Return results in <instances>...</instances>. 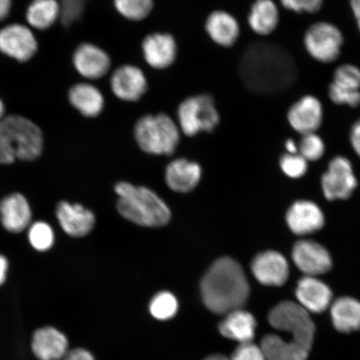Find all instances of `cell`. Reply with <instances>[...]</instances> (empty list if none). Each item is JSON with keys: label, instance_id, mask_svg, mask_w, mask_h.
Instances as JSON below:
<instances>
[{"label": "cell", "instance_id": "1", "mask_svg": "<svg viewBox=\"0 0 360 360\" xmlns=\"http://www.w3.org/2000/svg\"><path fill=\"white\" fill-rule=\"evenodd\" d=\"M269 321L290 338L282 340L276 335L264 336L260 347L267 360H307L315 331L307 310L292 301H283L269 312Z\"/></svg>", "mask_w": 360, "mask_h": 360}, {"label": "cell", "instance_id": "2", "mask_svg": "<svg viewBox=\"0 0 360 360\" xmlns=\"http://www.w3.org/2000/svg\"><path fill=\"white\" fill-rule=\"evenodd\" d=\"M200 288L206 307L218 314L241 309L250 295L244 269L229 257L220 258L211 265L202 278Z\"/></svg>", "mask_w": 360, "mask_h": 360}, {"label": "cell", "instance_id": "3", "mask_svg": "<svg viewBox=\"0 0 360 360\" xmlns=\"http://www.w3.org/2000/svg\"><path fill=\"white\" fill-rule=\"evenodd\" d=\"M44 150L42 130L32 120L8 115L0 121V164L34 161Z\"/></svg>", "mask_w": 360, "mask_h": 360}, {"label": "cell", "instance_id": "4", "mask_svg": "<svg viewBox=\"0 0 360 360\" xmlns=\"http://www.w3.org/2000/svg\"><path fill=\"white\" fill-rule=\"evenodd\" d=\"M115 192L119 196L117 209L129 221L146 227L164 226L169 222L168 205L150 188L120 182Z\"/></svg>", "mask_w": 360, "mask_h": 360}, {"label": "cell", "instance_id": "5", "mask_svg": "<svg viewBox=\"0 0 360 360\" xmlns=\"http://www.w3.org/2000/svg\"><path fill=\"white\" fill-rule=\"evenodd\" d=\"M134 137L148 154L170 155L179 145L180 129L167 115H148L137 121Z\"/></svg>", "mask_w": 360, "mask_h": 360}, {"label": "cell", "instance_id": "6", "mask_svg": "<svg viewBox=\"0 0 360 360\" xmlns=\"http://www.w3.org/2000/svg\"><path fill=\"white\" fill-rule=\"evenodd\" d=\"M177 118L180 130L187 136L213 131L220 120L214 98L207 94L184 100L178 108Z\"/></svg>", "mask_w": 360, "mask_h": 360}, {"label": "cell", "instance_id": "7", "mask_svg": "<svg viewBox=\"0 0 360 360\" xmlns=\"http://www.w3.org/2000/svg\"><path fill=\"white\" fill-rule=\"evenodd\" d=\"M304 44L306 51L315 60L330 64L340 56L344 36L331 22H318L306 31Z\"/></svg>", "mask_w": 360, "mask_h": 360}, {"label": "cell", "instance_id": "8", "mask_svg": "<svg viewBox=\"0 0 360 360\" xmlns=\"http://www.w3.org/2000/svg\"><path fill=\"white\" fill-rule=\"evenodd\" d=\"M38 48L37 39L28 26L11 24L0 30V52L13 60L28 62Z\"/></svg>", "mask_w": 360, "mask_h": 360}, {"label": "cell", "instance_id": "9", "mask_svg": "<svg viewBox=\"0 0 360 360\" xmlns=\"http://www.w3.org/2000/svg\"><path fill=\"white\" fill-rule=\"evenodd\" d=\"M356 186V179L349 160L340 156L332 160L328 170L322 177L323 191L327 199H348Z\"/></svg>", "mask_w": 360, "mask_h": 360}, {"label": "cell", "instance_id": "10", "mask_svg": "<svg viewBox=\"0 0 360 360\" xmlns=\"http://www.w3.org/2000/svg\"><path fill=\"white\" fill-rule=\"evenodd\" d=\"M112 94L126 102H135L145 96L148 80L145 73L139 67L124 65L116 69L110 78Z\"/></svg>", "mask_w": 360, "mask_h": 360}, {"label": "cell", "instance_id": "11", "mask_svg": "<svg viewBox=\"0 0 360 360\" xmlns=\"http://www.w3.org/2000/svg\"><path fill=\"white\" fill-rule=\"evenodd\" d=\"M292 258L297 267L306 276L315 277L332 268V259L326 248L313 240L297 242L292 251Z\"/></svg>", "mask_w": 360, "mask_h": 360}, {"label": "cell", "instance_id": "12", "mask_svg": "<svg viewBox=\"0 0 360 360\" xmlns=\"http://www.w3.org/2000/svg\"><path fill=\"white\" fill-rule=\"evenodd\" d=\"M72 60L79 75L89 80L103 78L111 68V58L107 52L90 43L79 44L75 49Z\"/></svg>", "mask_w": 360, "mask_h": 360}, {"label": "cell", "instance_id": "13", "mask_svg": "<svg viewBox=\"0 0 360 360\" xmlns=\"http://www.w3.org/2000/svg\"><path fill=\"white\" fill-rule=\"evenodd\" d=\"M142 53L146 62L153 69H167L176 60L177 43L170 34L153 33L143 40Z\"/></svg>", "mask_w": 360, "mask_h": 360}, {"label": "cell", "instance_id": "14", "mask_svg": "<svg viewBox=\"0 0 360 360\" xmlns=\"http://www.w3.org/2000/svg\"><path fill=\"white\" fill-rule=\"evenodd\" d=\"M251 270L256 280L264 285L281 286L289 277V264L283 256L276 251H265L255 256Z\"/></svg>", "mask_w": 360, "mask_h": 360}, {"label": "cell", "instance_id": "15", "mask_svg": "<svg viewBox=\"0 0 360 360\" xmlns=\"http://www.w3.org/2000/svg\"><path fill=\"white\" fill-rule=\"evenodd\" d=\"M323 116L321 102L313 96H305L290 108L287 118L292 129L304 135L317 131Z\"/></svg>", "mask_w": 360, "mask_h": 360}, {"label": "cell", "instance_id": "16", "mask_svg": "<svg viewBox=\"0 0 360 360\" xmlns=\"http://www.w3.org/2000/svg\"><path fill=\"white\" fill-rule=\"evenodd\" d=\"M56 216L63 231L74 238L86 236L96 224L92 211L85 209L80 204H70L67 201L58 202Z\"/></svg>", "mask_w": 360, "mask_h": 360}, {"label": "cell", "instance_id": "17", "mask_svg": "<svg viewBox=\"0 0 360 360\" xmlns=\"http://www.w3.org/2000/svg\"><path fill=\"white\" fill-rule=\"evenodd\" d=\"M32 211L26 198L20 193H11L0 202V222L7 231L21 233L28 228Z\"/></svg>", "mask_w": 360, "mask_h": 360}, {"label": "cell", "instance_id": "18", "mask_svg": "<svg viewBox=\"0 0 360 360\" xmlns=\"http://www.w3.org/2000/svg\"><path fill=\"white\" fill-rule=\"evenodd\" d=\"M286 219L292 232L298 236L316 232L325 224L321 210L313 202L305 200L295 202L288 210Z\"/></svg>", "mask_w": 360, "mask_h": 360}, {"label": "cell", "instance_id": "19", "mask_svg": "<svg viewBox=\"0 0 360 360\" xmlns=\"http://www.w3.org/2000/svg\"><path fill=\"white\" fill-rule=\"evenodd\" d=\"M69 342L57 328L48 326L34 332L31 349L39 360H62L67 354Z\"/></svg>", "mask_w": 360, "mask_h": 360}, {"label": "cell", "instance_id": "20", "mask_svg": "<svg viewBox=\"0 0 360 360\" xmlns=\"http://www.w3.org/2000/svg\"><path fill=\"white\" fill-rule=\"evenodd\" d=\"M295 295L300 304L308 312L325 311L332 300V292L325 283L312 276H304L297 285Z\"/></svg>", "mask_w": 360, "mask_h": 360}, {"label": "cell", "instance_id": "21", "mask_svg": "<svg viewBox=\"0 0 360 360\" xmlns=\"http://www.w3.org/2000/svg\"><path fill=\"white\" fill-rule=\"evenodd\" d=\"M205 30L215 44L225 48L235 44L240 34L236 18L223 11L210 13L205 22Z\"/></svg>", "mask_w": 360, "mask_h": 360}, {"label": "cell", "instance_id": "22", "mask_svg": "<svg viewBox=\"0 0 360 360\" xmlns=\"http://www.w3.org/2000/svg\"><path fill=\"white\" fill-rule=\"evenodd\" d=\"M70 105L86 118H96L105 108V98L101 90L89 83L73 85L68 94Z\"/></svg>", "mask_w": 360, "mask_h": 360}, {"label": "cell", "instance_id": "23", "mask_svg": "<svg viewBox=\"0 0 360 360\" xmlns=\"http://www.w3.org/2000/svg\"><path fill=\"white\" fill-rule=\"evenodd\" d=\"M202 169L199 164L186 159L170 163L166 169V183L171 190L179 193L190 192L199 184Z\"/></svg>", "mask_w": 360, "mask_h": 360}, {"label": "cell", "instance_id": "24", "mask_svg": "<svg viewBox=\"0 0 360 360\" xmlns=\"http://www.w3.org/2000/svg\"><path fill=\"white\" fill-rule=\"evenodd\" d=\"M256 326L253 315L238 309L226 314L220 323L219 331L225 338L243 344L254 340Z\"/></svg>", "mask_w": 360, "mask_h": 360}, {"label": "cell", "instance_id": "25", "mask_svg": "<svg viewBox=\"0 0 360 360\" xmlns=\"http://www.w3.org/2000/svg\"><path fill=\"white\" fill-rule=\"evenodd\" d=\"M280 22V12L273 0H255L252 4L248 22L255 34L267 36L276 30Z\"/></svg>", "mask_w": 360, "mask_h": 360}, {"label": "cell", "instance_id": "26", "mask_svg": "<svg viewBox=\"0 0 360 360\" xmlns=\"http://www.w3.org/2000/svg\"><path fill=\"white\" fill-rule=\"evenodd\" d=\"M330 314L333 325L338 331L349 334L360 330L359 301L342 297L333 304Z\"/></svg>", "mask_w": 360, "mask_h": 360}, {"label": "cell", "instance_id": "27", "mask_svg": "<svg viewBox=\"0 0 360 360\" xmlns=\"http://www.w3.org/2000/svg\"><path fill=\"white\" fill-rule=\"evenodd\" d=\"M61 13L58 0H33L26 11V20L30 27L46 30L56 24Z\"/></svg>", "mask_w": 360, "mask_h": 360}, {"label": "cell", "instance_id": "28", "mask_svg": "<svg viewBox=\"0 0 360 360\" xmlns=\"http://www.w3.org/2000/svg\"><path fill=\"white\" fill-rule=\"evenodd\" d=\"M114 6L124 19L141 21L150 15L154 0H114Z\"/></svg>", "mask_w": 360, "mask_h": 360}, {"label": "cell", "instance_id": "29", "mask_svg": "<svg viewBox=\"0 0 360 360\" xmlns=\"http://www.w3.org/2000/svg\"><path fill=\"white\" fill-rule=\"evenodd\" d=\"M177 299L171 292L165 291L157 294L150 304V313L157 319L168 321L172 319L178 311Z\"/></svg>", "mask_w": 360, "mask_h": 360}, {"label": "cell", "instance_id": "30", "mask_svg": "<svg viewBox=\"0 0 360 360\" xmlns=\"http://www.w3.org/2000/svg\"><path fill=\"white\" fill-rule=\"evenodd\" d=\"M29 241L34 250L45 252L55 243V233L51 225L43 221L35 222L29 229Z\"/></svg>", "mask_w": 360, "mask_h": 360}, {"label": "cell", "instance_id": "31", "mask_svg": "<svg viewBox=\"0 0 360 360\" xmlns=\"http://www.w3.org/2000/svg\"><path fill=\"white\" fill-rule=\"evenodd\" d=\"M332 84L350 91H360V70L354 65H342L335 70Z\"/></svg>", "mask_w": 360, "mask_h": 360}, {"label": "cell", "instance_id": "32", "mask_svg": "<svg viewBox=\"0 0 360 360\" xmlns=\"http://www.w3.org/2000/svg\"><path fill=\"white\" fill-rule=\"evenodd\" d=\"M300 155L307 161H316L325 153V143L315 133L303 135L300 145Z\"/></svg>", "mask_w": 360, "mask_h": 360}, {"label": "cell", "instance_id": "33", "mask_svg": "<svg viewBox=\"0 0 360 360\" xmlns=\"http://www.w3.org/2000/svg\"><path fill=\"white\" fill-rule=\"evenodd\" d=\"M281 166L283 172L291 178L303 176L308 169L307 160L297 154L283 155L281 160Z\"/></svg>", "mask_w": 360, "mask_h": 360}, {"label": "cell", "instance_id": "34", "mask_svg": "<svg viewBox=\"0 0 360 360\" xmlns=\"http://www.w3.org/2000/svg\"><path fill=\"white\" fill-rule=\"evenodd\" d=\"M328 93L331 101L336 105H348L351 108H357L360 105V91L340 89L331 83Z\"/></svg>", "mask_w": 360, "mask_h": 360}, {"label": "cell", "instance_id": "35", "mask_svg": "<svg viewBox=\"0 0 360 360\" xmlns=\"http://www.w3.org/2000/svg\"><path fill=\"white\" fill-rule=\"evenodd\" d=\"M231 360H267L262 349L253 342L240 344L235 352L231 355Z\"/></svg>", "mask_w": 360, "mask_h": 360}, {"label": "cell", "instance_id": "36", "mask_svg": "<svg viewBox=\"0 0 360 360\" xmlns=\"http://www.w3.org/2000/svg\"><path fill=\"white\" fill-rule=\"evenodd\" d=\"M286 10L295 13H315L321 10L323 0H281Z\"/></svg>", "mask_w": 360, "mask_h": 360}, {"label": "cell", "instance_id": "37", "mask_svg": "<svg viewBox=\"0 0 360 360\" xmlns=\"http://www.w3.org/2000/svg\"><path fill=\"white\" fill-rule=\"evenodd\" d=\"M62 360H94V358L88 350L78 348L68 351Z\"/></svg>", "mask_w": 360, "mask_h": 360}, {"label": "cell", "instance_id": "38", "mask_svg": "<svg viewBox=\"0 0 360 360\" xmlns=\"http://www.w3.org/2000/svg\"><path fill=\"white\" fill-rule=\"evenodd\" d=\"M350 141L354 151L360 156V120H357L351 129Z\"/></svg>", "mask_w": 360, "mask_h": 360}, {"label": "cell", "instance_id": "39", "mask_svg": "<svg viewBox=\"0 0 360 360\" xmlns=\"http://www.w3.org/2000/svg\"><path fill=\"white\" fill-rule=\"evenodd\" d=\"M12 0H0V22L6 20L12 10Z\"/></svg>", "mask_w": 360, "mask_h": 360}, {"label": "cell", "instance_id": "40", "mask_svg": "<svg viewBox=\"0 0 360 360\" xmlns=\"http://www.w3.org/2000/svg\"><path fill=\"white\" fill-rule=\"evenodd\" d=\"M8 262L6 256L0 254V286L6 281Z\"/></svg>", "mask_w": 360, "mask_h": 360}, {"label": "cell", "instance_id": "41", "mask_svg": "<svg viewBox=\"0 0 360 360\" xmlns=\"http://www.w3.org/2000/svg\"><path fill=\"white\" fill-rule=\"evenodd\" d=\"M350 7L360 31V0H350Z\"/></svg>", "mask_w": 360, "mask_h": 360}, {"label": "cell", "instance_id": "42", "mask_svg": "<svg viewBox=\"0 0 360 360\" xmlns=\"http://www.w3.org/2000/svg\"><path fill=\"white\" fill-rule=\"evenodd\" d=\"M286 150L289 152V154L296 155L298 152V148H297L296 143L292 139H289L285 143Z\"/></svg>", "mask_w": 360, "mask_h": 360}, {"label": "cell", "instance_id": "43", "mask_svg": "<svg viewBox=\"0 0 360 360\" xmlns=\"http://www.w3.org/2000/svg\"><path fill=\"white\" fill-rule=\"evenodd\" d=\"M4 117H6V105L1 98H0V121H1Z\"/></svg>", "mask_w": 360, "mask_h": 360}, {"label": "cell", "instance_id": "44", "mask_svg": "<svg viewBox=\"0 0 360 360\" xmlns=\"http://www.w3.org/2000/svg\"><path fill=\"white\" fill-rule=\"evenodd\" d=\"M205 360H231L227 357L224 356V355L215 354L211 355V356L206 358Z\"/></svg>", "mask_w": 360, "mask_h": 360}]
</instances>
